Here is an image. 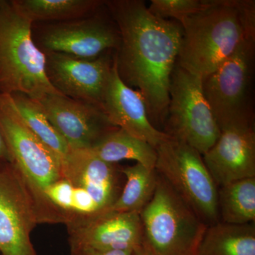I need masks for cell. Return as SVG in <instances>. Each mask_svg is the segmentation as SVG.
Wrapping results in <instances>:
<instances>
[{
	"mask_svg": "<svg viewBox=\"0 0 255 255\" xmlns=\"http://www.w3.org/2000/svg\"><path fill=\"white\" fill-rule=\"evenodd\" d=\"M102 109L112 125L154 148L172 138L151 123L143 97L120 78L114 55Z\"/></svg>",
	"mask_w": 255,
	"mask_h": 255,
	"instance_id": "cell-13",
	"label": "cell"
},
{
	"mask_svg": "<svg viewBox=\"0 0 255 255\" xmlns=\"http://www.w3.org/2000/svg\"><path fill=\"white\" fill-rule=\"evenodd\" d=\"M32 24L12 0H0V94L37 101L63 95L47 77L46 55L33 41Z\"/></svg>",
	"mask_w": 255,
	"mask_h": 255,
	"instance_id": "cell-4",
	"label": "cell"
},
{
	"mask_svg": "<svg viewBox=\"0 0 255 255\" xmlns=\"http://www.w3.org/2000/svg\"><path fill=\"white\" fill-rule=\"evenodd\" d=\"M220 221L244 225L255 221V177L244 178L218 187Z\"/></svg>",
	"mask_w": 255,
	"mask_h": 255,
	"instance_id": "cell-19",
	"label": "cell"
},
{
	"mask_svg": "<svg viewBox=\"0 0 255 255\" xmlns=\"http://www.w3.org/2000/svg\"><path fill=\"white\" fill-rule=\"evenodd\" d=\"M90 150L101 160L110 164L132 159L147 169H155L157 161L155 148L119 128L102 137Z\"/></svg>",
	"mask_w": 255,
	"mask_h": 255,
	"instance_id": "cell-18",
	"label": "cell"
},
{
	"mask_svg": "<svg viewBox=\"0 0 255 255\" xmlns=\"http://www.w3.org/2000/svg\"><path fill=\"white\" fill-rule=\"evenodd\" d=\"M132 255H152V254L143 245H142L141 246L139 247L138 248L132 252Z\"/></svg>",
	"mask_w": 255,
	"mask_h": 255,
	"instance_id": "cell-26",
	"label": "cell"
},
{
	"mask_svg": "<svg viewBox=\"0 0 255 255\" xmlns=\"http://www.w3.org/2000/svg\"><path fill=\"white\" fill-rule=\"evenodd\" d=\"M0 128L11 155L31 196L38 224L63 223V214L48 200L47 187L63 178V160L29 130L11 95L0 94Z\"/></svg>",
	"mask_w": 255,
	"mask_h": 255,
	"instance_id": "cell-3",
	"label": "cell"
},
{
	"mask_svg": "<svg viewBox=\"0 0 255 255\" xmlns=\"http://www.w3.org/2000/svg\"><path fill=\"white\" fill-rule=\"evenodd\" d=\"M156 152V172L208 226L220 222L218 187L201 154L172 137Z\"/></svg>",
	"mask_w": 255,
	"mask_h": 255,
	"instance_id": "cell-6",
	"label": "cell"
},
{
	"mask_svg": "<svg viewBox=\"0 0 255 255\" xmlns=\"http://www.w3.org/2000/svg\"><path fill=\"white\" fill-rule=\"evenodd\" d=\"M208 170L218 187L255 177L254 122L223 128L217 141L203 155Z\"/></svg>",
	"mask_w": 255,
	"mask_h": 255,
	"instance_id": "cell-14",
	"label": "cell"
},
{
	"mask_svg": "<svg viewBox=\"0 0 255 255\" xmlns=\"http://www.w3.org/2000/svg\"><path fill=\"white\" fill-rule=\"evenodd\" d=\"M140 216L142 245L152 255H197L208 226L158 174L153 196Z\"/></svg>",
	"mask_w": 255,
	"mask_h": 255,
	"instance_id": "cell-5",
	"label": "cell"
},
{
	"mask_svg": "<svg viewBox=\"0 0 255 255\" xmlns=\"http://www.w3.org/2000/svg\"><path fill=\"white\" fill-rule=\"evenodd\" d=\"M246 0H207L180 23L182 37L177 64L201 79L214 72L245 40L255 41Z\"/></svg>",
	"mask_w": 255,
	"mask_h": 255,
	"instance_id": "cell-2",
	"label": "cell"
},
{
	"mask_svg": "<svg viewBox=\"0 0 255 255\" xmlns=\"http://www.w3.org/2000/svg\"><path fill=\"white\" fill-rule=\"evenodd\" d=\"M69 245L106 251L133 252L143 243L140 214L110 211L98 217L66 226Z\"/></svg>",
	"mask_w": 255,
	"mask_h": 255,
	"instance_id": "cell-15",
	"label": "cell"
},
{
	"mask_svg": "<svg viewBox=\"0 0 255 255\" xmlns=\"http://www.w3.org/2000/svg\"><path fill=\"white\" fill-rule=\"evenodd\" d=\"M16 7L32 22L71 21L86 17L102 5L101 0H12Z\"/></svg>",
	"mask_w": 255,
	"mask_h": 255,
	"instance_id": "cell-20",
	"label": "cell"
},
{
	"mask_svg": "<svg viewBox=\"0 0 255 255\" xmlns=\"http://www.w3.org/2000/svg\"><path fill=\"white\" fill-rule=\"evenodd\" d=\"M70 255H132V252L106 251L90 247L70 245Z\"/></svg>",
	"mask_w": 255,
	"mask_h": 255,
	"instance_id": "cell-24",
	"label": "cell"
},
{
	"mask_svg": "<svg viewBox=\"0 0 255 255\" xmlns=\"http://www.w3.org/2000/svg\"><path fill=\"white\" fill-rule=\"evenodd\" d=\"M121 172L126 182L110 211L140 214L155 192L157 172L140 163L121 167Z\"/></svg>",
	"mask_w": 255,
	"mask_h": 255,
	"instance_id": "cell-21",
	"label": "cell"
},
{
	"mask_svg": "<svg viewBox=\"0 0 255 255\" xmlns=\"http://www.w3.org/2000/svg\"><path fill=\"white\" fill-rule=\"evenodd\" d=\"M38 102L70 150L90 149L109 132L118 128L97 106L64 95H48Z\"/></svg>",
	"mask_w": 255,
	"mask_h": 255,
	"instance_id": "cell-12",
	"label": "cell"
},
{
	"mask_svg": "<svg viewBox=\"0 0 255 255\" xmlns=\"http://www.w3.org/2000/svg\"><path fill=\"white\" fill-rule=\"evenodd\" d=\"M255 41L245 40L226 61L202 79L204 95L220 130L253 122L251 84Z\"/></svg>",
	"mask_w": 255,
	"mask_h": 255,
	"instance_id": "cell-8",
	"label": "cell"
},
{
	"mask_svg": "<svg viewBox=\"0 0 255 255\" xmlns=\"http://www.w3.org/2000/svg\"><path fill=\"white\" fill-rule=\"evenodd\" d=\"M47 77L61 95L102 108L113 65L108 53L87 60L58 53H44Z\"/></svg>",
	"mask_w": 255,
	"mask_h": 255,
	"instance_id": "cell-10",
	"label": "cell"
},
{
	"mask_svg": "<svg viewBox=\"0 0 255 255\" xmlns=\"http://www.w3.org/2000/svg\"><path fill=\"white\" fill-rule=\"evenodd\" d=\"M6 163H11V155L0 128V165Z\"/></svg>",
	"mask_w": 255,
	"mask_h": 255,
	"instance_id": "cell-25",
	"label": "cell"
},
{
	"mask_svg": "<svg viewBox=\"0 0 255 255\" xmlns=\"http://www.w3.org/2000/svg\"><path fill=\"white\" fill-rule=\"evenodd\" d=\"M164 132L204 155L215 145L221 130L206 101L202 79L176 64L171 79Z\"/></svg>",
	"mask_w": 255,
	"mask_h": 255,
	"instance_id": "cell-7",
	"label": "cell"
},
{
	"mask_svg": "<svg viewBox=\"0 0 255 255\" xmlns=\"http://www.w3.org/2000/svg\"><path fill=\"white\" fill-rule=\"evenodd\" d=\"M120 36L113 23L98 16L50 25L39 37L43 53H58L92 60L118 48Z\"/></svg>",
	"mask_w": 255,
	"mask_h": 255,
	"instance_id": "cell-11",
	"label": "cell"
},
{
	"mask_svg": "<svg viewBox=\"0 0 255 255\" xmlns=\"http://www.w3.org/2000/svg\"><path fill=\"white\" fill-rule=\"evenodd\" d=\"M38 224L22 178L11 163L0 165V255H38L32 231Z\"/></svg>",
	"mask_w": 255,
	"mask_h": 255,
	"instance_id": "cell-9",
	"label": "cell"
},
{
	"mask_svg": "<svg viewBox=\"0 0 255 255\" xmlns=\"http://www.w3.org/2000/svg\"><path fill=\"white\" fill-rule=\"evenodd\" d=\"M207 4V0H151L149 11L157 17L174 18L179 23Z\"/></svg>",
	"mask_w": 255,
	"mask_h": 255,
	"instance_id": "cell-23",
	"label": "cell"
},
{
	"mask_svg": "<svg viewBox=\"0 0 255 255\" xmlns=\"http://www.w3.org/2000/svg\"><path fill=\"white\" fill-rule=\"evenodd\" d=\"M62 172L72 185L86 191L104 213L110 211L123 189L120 167L101 160L90 149L70 150Z\"/></svg>",
	"mask_w": 255,
	"mask_h": 255,
	"instance_id": "cell-16",
	"label": "cell"
},
{
	"mask_svg": "<svg viewBox=\"0 0 255 255\" xmlns=\"http://www.w3.org/2000/svg\"><path fill=\"white\" fill-rule=\"evenodd\" d=\"M105 4L120 36L114 55L120 78L141 94L150 122L159 130L168 113L182 26L151 14L141 0H112Z\"/></svg>",
	"mask_w": 255,
	"mask_h": 255,
	"instance_id": "cell-1",
	"label": "cell"
},
{
	"mask_svg": "<svg viewBox=\"0 0 255 255\" xmlns=\"http://www.w3.org/2000/svg\"><path fill=\"white\" fill-rule=\"evenodd\" d=\"M196 255H255V223L208 226Z\"/></svg>",
	"mask_w": 255,
	"mask_h": 255,
	"instance_id": "cell-17",
	"label": "cell"
},
{
	"mask_svg": "<svg viewBox=\"0 0 255 255\" xmlns=\"http://www.w3.org/2000/svg\"><path fill=\"white\" fill-rule=\"evenodd\" d=\"M11 97L26 127L63 161L70 152V147L50 123L39 102L21 94Z\"/></svg>",
	"mask_w": 255,
	"mask_h": 255,
	"instance_id": "cell-22",
	"label": "cell"
}]
</instances>
